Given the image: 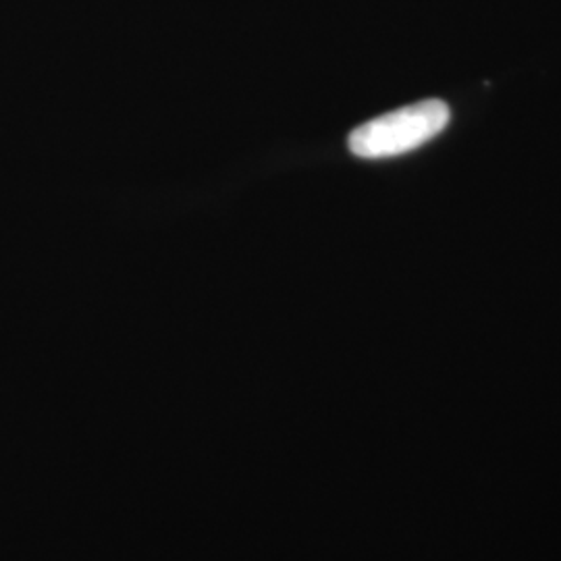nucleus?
<instances>
[{"label":"nucleus","mask_w":561,"mask_h":561,"mask_svg":"<svg viewBox=\"0 0 561 561\" xmlns=\"http://www.w3.org/2000/svg\"><path fill=\"white\" fill-rule=\"evenodd\" d=\"M451 111L443 101H422L356 127L347 146L358 159L377 161L408 154L447 129Z\"/></svg>","instance_id":"f257e3e1"}]
</instances>
